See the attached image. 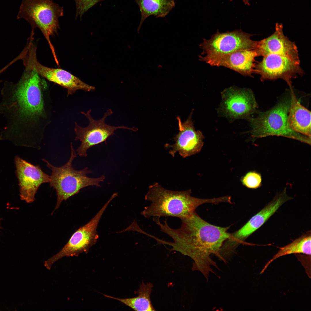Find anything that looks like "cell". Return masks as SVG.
<instances>
[{"instance_id": "obj_1", "label": "cell", "mask_w": 311, "mask_h": 311, "mask_svg": "<svg viewBox=\"0 0 311 311\" xmlns=\"http://www.w3.org/2000/svg\"><path fill=\"white\" fill-rule=\"evenodd\" d=\"M34 71L25 67L16 83L5 81L1 90L0 114L5 126L0 138L27 144L40 143L51 122L47 85Z\"/></svg>"}, {"instance_id": "obj_2", "label": "cell", "mask_w": 311, "mask_h": 311, "mask_svg": "<svg viewBox=\"0 0 311 311\" xmlns=\"http://www.w3.org/2000/svg\"><path fill=\"white\" fill-rule=\"evenodd\" d=\"M160 218L153 220L161 232L173 240L166 241L156 237L158 244L171 247L170 251H175L187 256L193 261L192 270L201 272L207 279L210 273L214 272L212 268H217L216 264L211 257L214 254L220 257L221 248L230 237L227 232L230 227L216 226L201 218L196 211L190 216L181 219L180 227L174 229L170 227L166 220L161 223Z\"/></svg>"}, {"instance_id": "obj_3", "label": "cell", "mask_w": 311, "mask_h": 311, "mask_svg": "<svg viewBox=\"0 0 311 311\" xmlns=\"http://www.w3.org/2000/svg\"><path fill=\"white\" fill-rule=\"evenodd\" d=\"M191 189L178 191L168 190L157 183L150 185L145 196L150 201L141 214L146 218L156 217H175L180 219L191 215L196 208L206 203L215 204L226 201L225 196L210 199L196 198L191 196Z\"/></svg>"}, {"instance_id": "obj_4", "label": "cell", "mask_w": 311, "mask_h": 311, "mask_svg": "<svg viewBox=\"0 0 311 311\" xmlns=\"http://www.w3.org/2000/svg\"><path fill=\"white\" fill-rule=\"evenodd\" d=\"M71 148L70 158L67 162L62 166H55L46 160L42 159L46 164L47 166L52 170L49 183L50 186L56 190L57 195L54 210L59 208L63 201L66 200L77 194L82 188L90 186L100 187V183L105 179L103 175L96 178L88 177L87 174L92 172L88 167L80 170H75L72 163L76 157V154L72 143Z\"/></svg>"}, {"instance_id": "obj_5", "label": "cell", "mask_w": 311, "mask_h": 311, "mask_svg": "<svg viewBox=\"0 0 311 311\" xmlns=\"http://www.w3.org/2000/svg\"><path fill=\"white\" fill-rule=\"evenodd\" d=\"M291 98L286 97L272 109L249 118L253 139L268 136H282L310 145L311 137L295 132L289 127L287 117Z\"/></svg>"}, {"instance_id": "obj_6", "label": "cell", "mask_w": 311, "mask_h": 311, "mask_svg": "<svg viewBox=\"0 0 311 311\" xmlns=\"http://www.w3.org/2000/svg\"><path fill=\"white\" fill-rule=\"evenodd\" d=\"M64 15L63 7L53 0H22L17 16L29 23L32 31L38 28L47 40L56 62L58 61L50 37L59 28L58 19Z\"/></svg>"}, {"instance_id": "obj_7", "label": "cell", "mask_w": 311, "mask_h": 311, "mask_svg": "<svg viewBox=\"0 0 311 311\" xmlns=\"http://www.w3.org/2000/svg\"><path fill=\"white\" fill-rule=\"evenodd\" d=\"M24 49L22 59L24 67L33 70L49 81L67 89V96L78 90L87 92L95 90L94 87L86 84L67 71L61 69L50 68L41 64L37 60V48L33 43L32 40L28 41Z\"/></svg>"}, {"instance_id": "obj_8", "label": "cell", "mask_w": 311, "mask_h": 311, "mask_svg": "<svg viewBox=\"0 0 311 311\" xmlns=\"http://www.w3.org/2000/svg\"><path fill=\"white\" fill-rule=\"evenodd\" d=\"M91 111V110L90 109L86 113L81 112L89 121L87 126L83 127L77 122H75L74 130L76 135L75 140H79L81 143L80 146L77 149V154L80 156L86 157L87 151L89 148L103 142H106L107 139L113 135L114 131L117 129H126L134 131L137 130L134 127L115 126L106 124L105 122L106 119L113 113L110 109L107 111L101 119L97 120H94L90 114Z\"/></svg>"}, {"instance_id": "obj_9", "label": "cell", "mask_w": 311, "mask_h": 311, "mask_svg": "<svg viewBox=\"0 0 311 311\" xmlns=\"http://www.w3.org/2000/svg\"><path fill=\"white\" fill-rule=\"evenodd\" d=\"M112 199L110 198L96 215L87 223L79 228L58 253L45 261L44 266L50 270L54 263L64 257L76 256L88 251L97 242L98 223L103 213Z\"/></svg>"}, {"instance_id": "obj_10", "label": "cell", "mask_w": 311, "mask_h": 311, "mask_svg": "<svg viewBox=\"0 0 311 311\" xmlns=\"http://www.w3.org/2000/svg\"><path fill=\"white\" fill-rule=\"evenodd\" d=\"M252 35L241 30L220 33L218 30L208 39H204L200 46L201 54L212 56L226 54L244 50H254L256 41L251 38Z\"/></svg>"}, {"instance_id": "obj_11", "label": "cell", "mask_w": 311, "mask_h": 311, "mask_svg": "<svg viewBox=\"0 0 311 311\" xmlns=\"http://www.w3.org/2000/svg\"><path fill=\"white\" fill-rule=\"evenodd\" d=\"M263 57L254 68V73L259 74L262 81L282 79L291 87L292 79L304 73L299 64L286 56L269 54Z\"/></svg>"}, {"instance_id": "obj_12", "label": "cell", "mask_w": 311, "mask_h": 311, "mask_svg": "<svg viewBox=\"0 0 311 311\" xmlns=\"http://www.w3.org/2000/svg\"><path fill=\"white\" fill-rule=\"evenodd\" d=\"M220 110L223 115L232 119H248L258 108L251 90L230 87L221 92Z\"/></svg>"}, {"instance_id": "obj_13", "label": "cell", "mask_w": 311, "mask_h": 311, "mask_svg": "<svg viewBox=\"0 0 311 311\" xmlns=\"http://www.w3.org/2000/svg\"><path fill=\"white\" fill-rule=\"evenodd\" d=\"M15 162L20 199L28 203H32L39 186L49 183L50 176L44 172L39 166L33 165L19 157H16Z\"/></svg>"}, {"instance_id": "obj_14", "label": "cell", "mask_w": 311, "mask_h": 311, "mask_svg": "<svg viewBox=\"0 0 311 311\" xmlns=\"http://www.w3.org/2000/svg\"><path fill=\"white\" fill-rule=\"evenodd\" d=\"M191 115L192 113L183 122L177 117L179 131L174 138L175 143L165 145L172 148L169 153L173 157L177 152L184 158L190 156L200 152L203 146L204 136L200 131L195 130Z\"/></svg>"}, {"instance_id": "obj_15", "label": "cell", "mask_w": 311, "mask_h": 311, "mask_svg": "<svg viewBox=\"0 0 311 311\" xmlns=\"http://www.w3.org/2000/svg\"><path fill=\"white\" fill-rule=\"evenodd\" d=\"M285 192V191L282 194L277 196L239 230L230 234L225 242L226 247L230 250L234 251L240 244L261 227L283 204L288 200L289 198Z\"/></svg>"}, {"instance_id": "obj_16", "label": "cell", "mask_w": 311, "mask_h": 311, "mask_svg": "<svg viewBox=\"0 0 311 311\" xmlns=\"http://www.w3.org/2000/svg\"><path fill=\"white\" fill-rule=\"evenodd\" d=\"M257 56L253 49L244 50L226 54L212 56L201 55L200 60L213 66L223 67L244 76L252 77L254 73L255 58Z\"/></svg>"}, {"instance_id": "obj_17", "label": "cell", "mask_w": 311, "mask_h": 311, "mask_svg": "<svg viewBox=\"0 0 311 311\" xmlns=\"http://www.w3.org/2000/svg\"><path fill=\"white\" fill-rule=\"evenodd\" d=\"M254 50L257 56L277 54L286 56L300 65L297 47L294 42L284 35L281 24H276L275 31L270 36L259 41H256Z\"/></svg>"}, {"instance_id": "obj_18", "label": "cell", "mask_w": 311, "mask_h": 311, "mask_svg": "<svg viewBox=\"0 0 311 311\" xmlns=\"http://www.w3.org/2000/svg\"><path fill=\"white\" fill-rule=\"evenodd\" d=\"M291 104L287 117L289 128L292 130L311 137V112L297 100L291 86Z\"/></svg>"}, {"instance_id": "obj_19", "label": "cell", "mask_w": 311, "mask_h": 311, "mask_svg": "<svg viewBox=\"0 0 311 311\" xmlns=\"http://www.w3.org/2000/svg\"><path fill=\"white\" fill-rule=\"evenodd\" d=\"M134 0L139 7L141 16L138 32L144 21L148 17L153 15L157 18H164L175 5L174 0Z\"/></svg>"}, {"instance_id": "obj_20", "label": "cell", "mask_w": 311, "mask_h": 311, "mask_svg": "<svg viewBox=\"0 0 311 311\" xmlns=\"http://www.w3.org/2000/svg\"><path fill=\"white\" fill-rule=\"evenodd\" d=\"M153 285L150 282H143L136 293L137 297L128 298L121 299L105 295L106 297L118 300L135 311H155L151 303L150 295Z\"/></svg>"}, {"instance_id": "obj_21", "label": "cell", "mask_w": 311, "mask_h": 311, "mask_svg": "<svg viewBox=\"0 0 311 311\" xmlns=\"http://www.w3.org/2000/svg\"><path fill=\"white\" fill-rule=\"evenodd\" d=\"M294 253H303L311 255L310 232L303 235L290 244L280 248V250L266 264L261 272L263 273L272 262L282 256Z\"/></svg>"}, {"instance_id": "obj_22", "label": "cell", "mask_w": 311, "mask_h": 311, "mask_svg": "<svg viewBox=\"0 0 311 311\" xmlns=\"http://www.w3.org/2000/svg\"><path fill=\"white\" fill-rule=\"evenodd\" d=\"M243 185L251 189H256L260 186L262 181L261 175L255 171L247 172L241 179Z\"/></svg>"}, {"instance_id": "obj_23", "label": "cell", "mask_w": 311, "mask_h": 311, "mask_svg": "<svg viewBox=\"0 0 311 311\" xmlns=\"http://www.w3.org/2000/svg\"><path fill=\"white\" fill-rule=\"evenodd\" d=\"M104 0H74L76 5L75 18L79 16L81 19L83 14L96 4Z\"/></svg>"}, {"instance_id": "obj_24", "label": "cell", "mask_w": 311, "mask_h": 311, "mask_svg": "<svg viewBox=\"0 0 311 311\" xmlns=\"http://www.w3.org/2000/svg\"><path fill=\"white\" fill-rule=\"evenodd\" d=\"M6 69V68L5 67H4L2 69H1L0 70V74L1 73H3V72H4V71ZM1 81H2L1 80H0V83L1 82Z\"/></svg>"}, {"instance_id": "obj_25", "label": "cell", "mask_w": 311, "mask_h": 311, "mask_svg": "<svg viewBox=\"0 0 311 311\" xmlns=\"http://www.w3.org/2000/svg\"><path fill=\"white\" fill-rule=\"evenodd\" d=\"M1 227L0 226V229H1Z\"/></svg>"}]
</instances>
